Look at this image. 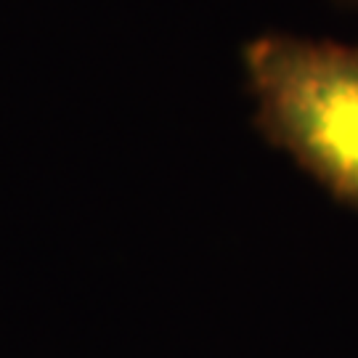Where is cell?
<instances>
[{"label":"cell","mask_w":358,"mask_h":358,"mask_svg":"<svg viewBox=\"0 0 358 358\" xmlns=\"http://www.w3.org/2000/svg\"><path fill=\"white\" fill-rule=\"evenodd\" d=\"M244 69L260 133L358 210V45L268 32L244 45Z\"/></svg>","instance_id":"6da1fadb"},{"label":"cell","mask_w":358,"mask_h":358,"mask_svg":"<svg viewBox=\"0 0 358 358\" xmlns=\"http://www.w3.org/2000/svg\"><path fill=\"white\" fill-rule=\"evenodd\" d=\"M353 3H356V6H358V0H353Z\"/></svg>","instance_id":"7a4b0ae2"}]
</instances>
